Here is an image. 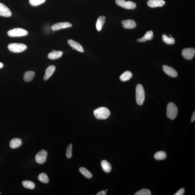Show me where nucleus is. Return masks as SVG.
Listing matches in <instances>:
<instances>
[{
  "label": "nucleus",
  "mask_w": 195,
  "mask_h": 195,
  "mask_svg": "<svg viewBox=\"0 0 195 195\" xmlns=\"http://www.w3.org/2000/svg\"><path fill=\"white\" fill-rule=\"evenodd\" d=\"M94 116L98 119L104 120L107 119L110 115V112L107 108L100 107L94 111Z\"/></svg>",
  "instance_id": "obj_1"
},
{
  "label": "nucleus",
  "mask_w": 195,
  "mask_h": 195,
  "mask_svg": "<svg viewBox=\"0 0 195 195\" xmlns=\"http://www.w3.org/2000/svg\"><path fill=\"white\" fill-rule=\"evenodd\" d=\"M136 100L139 105H142L145 100V92L143 86L138 84L136 88Z\"/></svg>",
  "instance_id": "obj_2"
},
{
  "label": "nucleus",
  "mask_w": 195,
  "mask_h": 195,
  "mask_svg": "<svg viewBox=\"0 0 195 195\" xmlns=\"http://www.w3.org/2000/svg\"><path fill=\"white\" fill-rule=\"evenodd\" d=\"M167 117L171 120H174L177 117L178 110L176 106L173 102L169 103L167 106Z\"/></svg>",
  "instance_id": "obj_3"
},
{
  "label": "nucleus",
  "mask_w": 195,
  "mask_h": 195,
  "mask_svg": "<svg viewBox=\"0 0 195 195\" xmlns=\"http://www.w3.org/2000/svg\"><path fill=\"white\" fill-rule=\"evenodd\" d=\"M9 50L14 53H20L24 52L27 48L26 45L23 43H12L8 46Z\"/></svg>",
  "instance_id": "obj_4"
},
{
  "label": "nucleus",
  "mask_w": 195,
  "mask_h": 195,
  "mask_svg": "<svg viewBox=\"0 0 195 195\" xmlns=\"http://www.w3.org/2000/svg\"><path fill=\"white\" fill-rule=\"evenodd\" d=\"M7 34L11 37H19L27 35L28 34V32L23 29L16 28L8 31Z\"/></svg>",
  "instance_id": "obj_5"
},
{
  "label": "nucleus",
  "mask_w": 195,
  "mask_h": 195,
  "mask_svg": "<svg viewBox=\"0 0 195 195\" xmlns=\"http://www.w3.org/2000/svg\"><path fill=\"white\" fill-rule=\"evenodd\" d=\"M115 2L118 5L124 9H134L136 7V4L132 1H125V0H116Z\"/></svg>",
  "instance_id": "obj_6"
},
{
  "label": "nucleus",
  "mask_w": 195,
  "mask_h": 195,
  "mask_svg": "<svg viewBox=\"0 0 195 195\" xmlns=\"http://www.w3.org/2000/svg\"><path fill=\"white\" fill-rule=\"evenodd\" d=\"M48 155L47 151L44 150H42L37 153L35 157V161L39 164H43L46 160Z\"/></svg>",
  "instance_id": "obj_7"
},
{
  "label": "nucleus",
  "mask_w": 195,
  "mask_h": 195,
  "mask_svg": "<svg viewBox=\"0 0 195 195\" xmlns=\"http://www.w3.org/2000/svg\"><path fill=\"white\" fill-rule=\"evenodd\" d=\"M195 54V49L194 48H186L182 52V56L186 60H190L193 58Z\"/></svg>",
  "instance_id": "obj_8"
},
{
  "label": "nucleus",
  "mask_w": 195,
  "mask_h": 195,
  "mask_svg": "<svg viewBox=\"0 0 195 195\" xmlns=\"http://www.w3.org/2000/svg\"><path fill=\"white\" fill-rule=\"evenodd\" d=\"M164 72L168 76L172 78H176L178 75V72L172 67L164 65L163 67Z\"/></svg>",
  "instance_id": "obj_9"
},
{
  "label": "nucleus",
  "mask_w": 195,
  "mask_h": 195,
  "mask_svg": "<svg viewBox=\"0 0 195 195\" xmlns=\"http://www.w3.org/2000/svg\"><path fill=\"white\" fill-rule=\"evenodd\" d=\"M72 27V24L68 22H62L56 23L52 27L53 31H58L62 29L68 28Z\"/></svg>",
  "instance_id": "obj_10"
},
{
  "label": "nucleus",
  "mask_w": 195,
  "mask_h": 195,
  "mask_svg": "<svg viewBox=\"0 0 195 195\" xmlns=\"http://www.w3.org/2000/svg\"><path fill=\"white\" fill-rule=\"evenodd\" d=\"M11 15L10 10L3 3H0V16L9 17Z\"/></svg>",
  "instance_id": "obj_11"
},
{
  "label": "nucleus",
  "mask_w": 195,
  "mask_h": 195,
  "mask_svg": "<svg viewBox=\"0 0 195 195\" xmlns=\"http://www.w3.org/2000/svg\"><path fill=\"white\" fill-rule=\"evenodd\" d=\"M165 2L163 0H149L147 4L150 7L155 8L162 7L165 4Z\"/></svg>",
  "instance_id": "obj_12"
},
{
  "label": "nucleus",
  "mask_w": 195,
  "mask_h": 195,
  "mask_svg": "<svg viewBox=\"0 0 195 195\" xmlns=\"http://www.w3.org/2000/svg\"><path fill=\"white\" fill-rule=\"evenodd\" d=\"M121 23L124 28L128 29L135 28L137 26L135 22L133 20L129 19L122 21Z\"/></svg>",
  "instance_id": "obj_13"
},
{
  "label": "nucleus",
  "mask_w": 195,
  "mask_h": 195,
  "mask_svg": "<svg viewBox=\"0 0 195 195\" xmlns=\"http://www.w3.org/2000/svg\"><path fill=\"white\" fill-rule=\"evenodd\" d=\"M68 43L73 49H75L78 52H84V49L82 46L79 43L72 39H69L68 41Z\"/></svg>",
  "instance_id": "obj_14"
},
{
  "label": "nucleus",
  "mask_w": 195,
  "mask_h": 195,
  "mask_svg": "<svg viewBox=\"0 0 195 195\" xmlns=\"http://www.w3.org/2000/svg\"><path fill=\"white\" fill-rule=\"evenodd\" d=\"M56 67L52 65V66H49L46 69V72H45V75L44 76V80L46 81L50 78V77L52 75L55 70H56Z\"/></svg>",
  "instance_id": "obj_15"
},
{
  "label": "nucleus",
  "mask_w": 195,
  "mask_h": 195,
  "mask_svg": "<svg viewBox=\"0 0 195 195\" xmlns=\"http://www.w3.org/2000/svg\"><path fill=\"white\" fill-rule=\"evenodd\" d=\"M63 52L62 51L53 50L48 55V58L52 60H56L60 58L62 56Z\"/></svg>",
  "instance_id": "obj_16"
},
{
  "label": "nucleus",
  "mask_w": 195,
  "mask_h": 195,
  "mask_svg": "<svg viewBox=\"0 0 195 195\" xmlns=\"http://www.w3.org/2000/svg\"><path fill=\"white\" fill-rule=\"evenodd\" d=\"M153 37V31H147L142 38L138 39L137 41L139 42H145L148 40H151Z\"/></svg>",
  "instance_id": "obj_17"
},
{
  "label": "nucleus",
  "mask_w": 195,
  "mask_h": 195,
  "mask_svg": "<svg viewBox=\"0 0 195 195\" xmlns=\"http://www.w3.org/2000/svg\"><path fill=\"white\" fill-rule=\"evenodd\" d=\"M22 145L21 139L18 138H14L11 140L9 143L10 147L12 149L17 148Z\"/></svg>",
  "instance_id": "obj_18"
},
{
  "label": "nucleus",
  "mask_w": 195,
  "mask_h": 195,
  "mask_svg": "<svg viewBox=\"0 0 195 195\" xmlns=\"http://www.w3.org/2000/svg\"><path fill=\"white\" fill-rule=\"evenodd\" d=\"M106 17L104 16H100L98 18L96 21V27L98 31L102 30V27L105 22Z\"/></svg>",
  "instance_id": "obj_19"
},
{
  "label": "nucleus",
  "mask_w": 195,
  "mask_h": 195,
  "mask_svg": "<svg viewBox=\"0 0 195 195\" xmlns=\"http://www.w3.org/2000/svg\"><path fill=\"white\" fill-rule=\"evenodd\" d=\"M101 165L102 169L104 172L108 173L111 172L112 167L111 164L106 160H103L101 161Z\"/></svg>",
  "instance_id": "obj_20"
},
{
  "label": "nucleus",
  "mask_w": 195,
  "mask_h": 195,
  "mask_svg": "<svg viewBox=\"0 0 195 195\" xmlns=\"http://www.w3.org/2000/svg\"><path fill=\"white\" fill-rule=\"evenodd\" d=\"M35 75L34 72L32 71H28L25 73L23 76V80L25 82H30L34 78Z\"/></svg>",
  "instance_id": "obj_21"
},
{
  "label": "nucleus",
  "mask_w": 195,
  "mask_h": 195,
  "mask_svg": "<svg viewBox=\"0 0 195 195\" xmlns=\"http://www.w3.org/2000/svg\"><path fill=\"white\" fill-rule=\"evenodd\" d=\"M132 77V73L129 71H127L121 75L120 76V79L121 81H126L129 80Z\"/></svg>",
  "instance_id": "obj_22"
},
{
  "label": "nucleus",
  "mask_w": 195,
  "mask_h": 195,
  "mask_svg": "<svg viewBox=\"0 0 195 195\" xmlns=\"http://www.w3.org/2000/svg\"><path fill=\"white\" fill-rule=\"evenodd\" d=\"M154 157L157 160H163L166 158L167 154L164 151H159L155 153Z\"/></svg>",
  "instance_id": "obj_23"
},
{
  "label": "nucleus",
  "mask_w": 195,
  "mask_h": 195,
  "mask_svg": "<svg viewBox=\"0 0 195 195\" xmlns=\"http://www.w3.org/2000/svg\"><path fill=\"white\" fill-rule=\"evenodd\" d=\"M79 171L86 178L91 179L92 178V176L91 173L84 167H80L79 168Z\"/></svg>",
  "instance_id": "obj_24"
},
{
  "label": "nucleus",
  "mask_w": 195,
  "mask_h": 195,
  "mask_svg": "<svg viewBox=\"0 0 195 195\" xmlns=\"http://www.w3.org/2000/svg\"><path fill=\"white\" fill-rule=\"evenodd\" d=\"M22 185L25 188L33 190L35 188L34 183L30 181L24 180L22 182Z\"/></svg>",
  "instance_id": "obj_25"
},
{
  "label": "nucleus",
  "mask_w": 195,
  "mask_h": 195,
  "mask_svg": "<svg viewBox=\"0 0 195 195\" xmlns=\"http://www.w3.org/2000/svg\"><path fill=\"white\" fill-rule=\"evenodd\" d=\"M162 39L164 42L166 44L173 45L175 43V40L172 37H168L167 35L163 34L162 35Z\"/></svg>",
  "instance_id": "obj_26"
},
{
  "label": "nucleus",
  "mask_w": 195,
  "mask_h": 195,
  "mask_svg": "<svg viewBox=\"0 0 195 195\" xmlns=\"http://www.w3.org/2000/svg\"><path fill=\"white\" fill-rule=\"evenodd\" d=\"M38 179L41 182L44 183H48L49 182V179L46 173H42L39 175Z\"/></svg>",
  "instance_id": "obj_27"
},
{
  "label": "nucleus",
  "mask_w": 195,
  "mask_h": 195,
  "mask_svg": "<svg viewBox=\"0 0 195 195\" xmlns=\"http://www.w3.org/2000/svg\"><path fill=\"white\" fill-rule=\"evenodd\" d=\"M135 195H151L150 191L147 189H143L135 193Z\"/></svg>",
  "instance_id": "obj_28"
},
{
  "label": "nucleus",
  "mask_w": 195,
  "mask_h": 195,
  "mask_svg": "<svg viewBox=\"0 0 195 195\" xmlns=\"http://www.w3.org/2000/svg\"><path fill=\"white\" fill-rule=\"evenodd\" d=\"M46 0H29L30 4L34 6H36L44 3Z\"/></svg>",
  "instance_id": "obj_29"
},
{
  "label": "nucleus",
  "mask_w": 195,
  "mask_h": 195,
  "mask_svg": "<svg viewBox=\"0 0 195 195\" xmlns=\"http://www.w3.org/2000/svg\"><path fill=\"white\" fill-rule=\"evenodd\" d=\"M72 144H70L68 146L66 151V156L68 159H70L72 157Z\"/></svg>",
  "instance_id": "obj_30"
},
{
  "label": "nucleus",
  "mask_w": 195,
  "mask_h": 195,
  "mask_svg": "<svg viewBox=\"0 0 195 195\" xmlns=\"http://www.w3.org/2000/svg\"><path fill=\"white\" fill-rule=\"evenodd\" d=\"M184 188H182L179 190L176 193L174 194V195H182L184 194Z\"/></svg>",
  "instance_id": "obj_31"
},
{
  "label": "nucleus",
  "mask_w": 195,
  "mask_h": 195,
  "mask_svg": "<svg viewBox=\"0 0 195 195\" xmlns=\"http://www.w3.org/2000/svg\"><path fill=\"white\" fill-rule=\"evenodd\" d=\"M106 192L104 190H102L98 192L96 195H106Z\"/></svg>",
  "instance_id": "obj_32"
},
{
  "label": "nucleus",
  "mask_w": 195,
  "mask_h": 195,
  "mask_svg": "<svg viewBox=\"0 0 195 195\" xmlns=\"http://www.w3.org/2000/svg\"><path fill=\"white\" fill-rule=\"evenodd\" d=\"M195 120V111L193 113V115L191 118V121L192 122H194Z\"/></svg>",
  "instance_id": "obj_33"
},
{
  "label": "nucleus",
  "mask_w": 195,
  "mask_h": 195,
  "mask_svg": "<svg viewBox=\"0 0 195 195\" xmlns=\"http://www.w3.org/2000/svg\"><path fill=\"white\" fill-rule=\"evenodd\" d=\"M3 67V64L2 63L0 62V68H1Z\"/></svg>",
  "instance_id": "obj_34"
},
{
  "label": "nucleus",
  "mask_w": 195,
  "mask_h": 195,
  "mask_svg": "<svg viewBox=\"0 0 195 195\" xmlns=\"http://www.w3.org/2000/svg\"><path fill=\"white\" fill-rule=\"evenodd\" d=\"M107 190H105V191H106V192H107Z\"/></svg>",
  "instance_id": "obj_35"
},
{
  "label": "nucleus",
  "mask_w": 195,
  "mask_h": 195,
  "mask_svg": "<svg viewBox=\"0 0 195 195\" xmlns=\"http://www.w3.org/2000/svg\"><path fill=\"white\" fill-rule=\"evenodd\" d=\"M169 36H170V37H171V34L169 35Z\"/></svg>",
  "instance_id": "obj_36"
}]
</instances>
